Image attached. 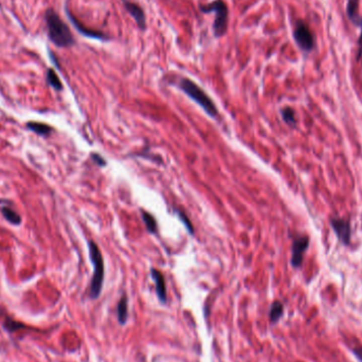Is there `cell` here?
I'll use <instances>...</instances> for the list:
<instances>
[{
    "mask_svg": "<svg viewBox=\"0 0 362 362\" xmlns=\"http://www.w3.org/2000/svg\"><path fill=\"white\" fill-rule=\"evenodd\" d=\"M46 23L49 37L55 46L67 48L75 45V38L71 34L70 29L53 10L49 9L46 12Z\"/></svg>",
    "mask_w": 362,
    "mask_h": 362,
    "instance_id": "cell-1",
    "label": "cell"
},
{
    "mask_svg": "<svg viewBox=\"0 0 362 362\" xmlns=\"http://www.w3.org/2000/svg\"><path fill=\"white\" fill-rule=\"evenodd\" d=\"M178 86L185 95L191 98L194 102L197 103V104L206 113H208L210 117L212 118L217 117V115H219V110H217L214 102L197 84H196V83H194L190 79L182 78L178 83Z\"/></svg>",
    "mask_w": 362,
    "mask_h": 362,
    "instance_id": "cell-2",
    "label": "cell"
},
{
    "mask_svg": "<svg viewBox=\"0 0 362 362\" xmlns=\"http://www.w3.org/2000/svg\"><path fill=\"white\" fill-rule=\"evenodd\" d=\"M89 255L92 265H94V275L89 289V296L91 299H98L103 287V281H104V261H103L102 253L99 249V246L94 243L89 242Z\"/></svg>",
    "mask_w": 362,
    "mask_h": 362,
    "instance_id": "cell-3",
    "label": "cell"
},
{
    "mask_svg": "<svg viewBox=\"0 0 362 362\" xmlns=\"http://www.w3.org/2000/svg\"><path fill=\"white\" fill-rule=\"evenodd\" d=\"M199 10L202 13L209 14L214 12L215 19L213 24V32L215 37H222L228 29V8L224 0H214L208 5H200Z\"/></svg>",
    "mask_w": 362,
    "mask_h": 362,
    "instance_id": "cell-4",
    "label": "cell"
},
{
    "mask_svg": "<svg viewBox=\"0 0 362 362\" xmlns=\"http://www.w3.org/2000/svg\"><path fill=\"white\" fill-rule=\"evenodd\" d=\"M295 39L299 47L304 51H312L314 48V36L312 31L309 30L307 25L303 22H298L295 32H294Z\"/></svg>",
    "mask_w": 362,
    "mask_h": 362,
    "instance_id": "cell-5",
    "label": "cell"
},
{
    "mask_svg": "<svg viewBox=\"0 0 362 362\" xmlns=\"http://www.w3.org/2000/svg\"><path fill=\"white\" fill-rule=\"evenodd\" d=\"M330 226L334 229L338 240L343 245H349L350 243V223L347 219H341V217H330Z\"/></svg>",
    "mask_w": 362,
    "mask_h": 362,
    "instance_id": "cell-6",
    "label": "cell"
},
{
    "mask_svg": "<svg viewBox=\"0 0 362 362\" xmlns=\"http://www.w3.org/2000/svg\"><path fill=\"white\" fill-rule=\"evenodd\" d=\"M309 246V239L306 235L298 236L293 243V255H292V265L295 268H300L303 264L304 253L306 252Z\"/></svg>",
    "mask_w": 362,
    "mask_h": 362,
    "instance_id": "cell-7",
    "label": "cell"
},
{
    "mask_svg": "<svg viewBox=\"0 0 362 362\" xmlns=\"http://www.w3.org/2000/svg\"><path fill=\"white\" fill-rule=\"evenodd\" d=\"M124 7H125L126 11L129 13V15L134 19L137 26L140 30L144 31L147 29V17L146 13H144L143 10L134 3L129 2V0H123Z\"/></svg>",
    "mask_w": 362,
    "mask_h": 362,
    "instance_id": "cell-8",
    "label": "cell"
},
{
    "mask_svg": "<svg viewBox=\"0 0 362 362\" xmlns=\"http://www.w3.org/2000/svg\"><path fill=\"white\" fill-rule=\"evenodd\" d=\"M66 13L70 19V22L74 24V26L76 27V29L79 31V32L84 35L86 37H89V38H94V39H100V40H105L107 39V36L103 34L102 32H99V31H95V30H90V29H87L85 27H83L78 20L71 15V13L68 11V10H66Z\"/></svg>",
    "mask_w": 362,
    "mask_h": 362,
    "instance_id": "cell-9",
    "label": "cell"
},
{
    "mask_svg": "<svg viewBox=\"0 0 362 362\" xmlns=\"http://www.w3.org/2000/svg\"><path fill=\"white\" fill-rule=\"evenodd\" d=\"M152 276L156 284V293L158 296V299L160 300L161 303H167V286H165V280L163 274L157 270V269L153 268L152 269Z\"/></svg>",
    "mask_w": 362,
    "mask_h": 362,
    "instance_id": "cell-10",
    "label": "cell"
},
{
    "mask_svg": "<svg viewBox=\"0 0 362 362\" xmlns=\"http://www.w3.org/2000/svg\"><path fill=\"white\" fill-rule=\"evenodd\" d=\"M127 298L123 296L118 304V319L119 323L121 325H124L127 321Z\"/></svg>",
    "mask_w": 362,
    "mask_h": 362,
    "instance_id": "cell-11",
    "label": "cell"
},
{
    "mask_svg": "<svg viewBox=\"0 0 362 362\" xmlns=\"http://www.w3.org/2000/svg\"><path fill=\"white\" fill-rule=\"evenodd\" d=\"M27 127L32 130L34 132H36L37 134H40V136H47L51 132V127L45 123H38V122H29L27 124Z\"/></svg>",
    "mask_w": 362,
    "mask_h": 362,
    "instance_id": "cell-12",
    "label": "cell"
},
{
    "mask_svg": "<svg viewBox=\"0 0 362 362\" xmlns=\"http://www.w3.org/2000/svg\"><path fill=\"white\" fill-rule=\"evenodd\" d=\"M2 213H3L5 219L9 223H11L12 225H19L20 223H22V219H20V216L13 209L9 208V206H3Z\"/></svg>",
    "mask_w": 362,
    "mask_h": 362,
    "instance_id": "cell-13",
    "label": "cell"
},
{
    "mask_svg": "<svg viewBox=\"0 0 362 362\" xmlns=\"http://www.w3.org/2000/svg\"><path fill=\"white\" fill-rule=\"evenodd\" d=\"M284 313V306L281 302L275 301L272 303L271 308H270V320L272 323L277 322L278 320L281 319V317L283 316Z\"/></svg>",
    "mask_w": 362,
    "mask_h": 362,
    "instance_id": "cell-14",
    "label": "cell"
},
{
    "mask_svg": "<svg viewBox=\"0 0 362 362\" xmlns=\"http://www.w3.org/2000/svg\"><path fill=\"white\" fill-rule=\"evenodd\" d=\"M347 15L355 24H358V23L362 24V20L358 19V0H348Z\"/></svg>",
    "mask_w": 362,
    "mask_h": 362,
    "instance_id": "cell-15",
    "label": "cell"
},
{
    "mask_svg": "<svg viewBox=\"0 0 362 362\" xmlns=\"http://www.w3.org/2000/svg\"><path fill=\"white\" fill-rule=\"evenodd\" d=\"M142 219L144 224L147 226V229L150 233H156L157 232V222L155 217L149 212H142Z\"/></svg>",
    "mask_w": 362,
    "mask_h": 362,
    "instance_id": "cell-16",
    "label": "cell"
},
{
    "mask_svg": "<svg viewBox=\"0 0 362 362\" xmlns=\"http://www.w3.org/2000/svg\"><path fill=\"white\" fill-rule=\"evenodd\" d=\"M282 112V118L283 120L288 124V125H291L293 127L296 126V113H295V110L291 107H285L281 110Z\"/></svg>",
    "mask_w": 362,
    "mask_h": 362,
    "instance_id": "cell-17",
    "label": "cell"
},
{
    "mask_svg": "<svg viewBox=\"0 0 362 362\" xmlns=\"http://www.w3.org/2000/svg\"><path fill=\"white\" fill-rule=\"evenodd\" d=\"M47 80H48L49 85L52 86L54 89H56V90L63 89V85H61V83H60V81H59V79H58L57 75L55 74L54 70H52V69L48 70Z\"/></svg>",
    "mask_w": 362,
    "mask_h": 362,
    "instance_id": "cell-18",
    "label": "cell"
},
{
    "mask_svg": "<svg viewBox=\"0 0 362 362\" xmlns=\"http://www.w3.org/2000/svg\"><path fill=\"white\" fill-rule=\"evenodd\" d=\"M176 212H177V215H178V217H179V220H180V221L182 222V224L185 226V228L188 229V231H189L191 234H193V233H194L193 225H192L191 221L187 217V215H185V214H184L183 212H181V211H176Z\"/></svg>",
    "mask_w": 362,
    "mask_h": 362,
    "instance_id": "cell-19",
    "label": "cell"
},
{
    "mask_svg": "<svg viewBox=\"0 0 362 362\" xmlns=\"http://www.w3.org/2000/svg\"><path fill=\"white\" fill-rule=\"evenodd\" d=\"M91 158H92V160H94L98 165H100V167H105V165H106L105 159L103 158V157H101L100 155H98V154H92V155H91Z\"/></svg>",
    "mask_w": 362,
    "mask_h": 362,
    "instance_id": "cell-20",
    "label": "cell"
},
{
    "mask_svg": "<svg viewBox=\"0 0 362 362\" xmlns=\"http://www.w3.org/2000/svg\"><path fill=\"white\" fill-rule=\"evenodd\" d=\"M354 354H355L356 357L362 362V347H356V348H354Z\"/></svg>",
    "mask_w": 362,
    "mask_h": 362,
    "instance_id": "cell-21",
    "label": "cell"
},
{
    "mask_svg": "<svg viewBox=\"0 0 362 362\" xmlns=\"http://www.w3.org/2000/svg\"><path fill=\"white\" fill-rule=\"evenodd\" d=\"M361 56H362V32H361V36H360V38H359V50H358L357 58L360 59Z\"/></svg>",
    "mask_w": 362,
    "mask_h": 362,
    "instance_id": "cell-22",
    "label": "cell"
}]
</instances>
